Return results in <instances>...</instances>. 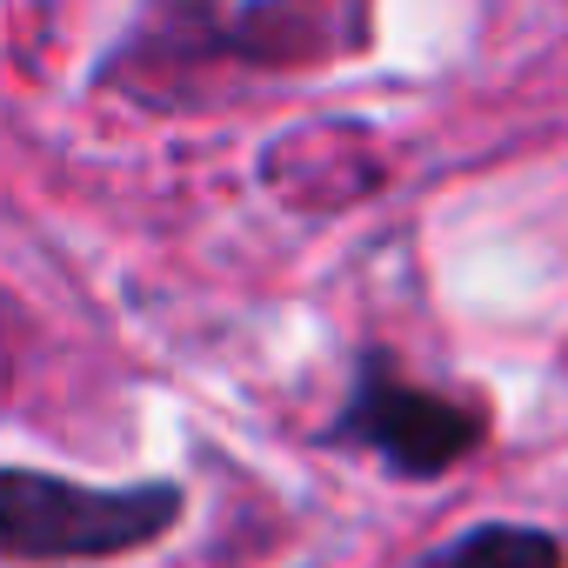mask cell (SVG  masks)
<instances>
[{"label": "cell", "instance_id": "cell-1", "mask_svg": "<svg viewBox=\"0 0 568 568\" xmlns=\"http://www.w3.org/2000/svg\"><path fill=\"white\" fill-rule=\"evenodd\" d=\"M368 41V0H168L134 54L154 61H241V68H322Z\"/></svg>", "mask_w": 568, "mask_h": 568}, {"label": "cell", "instance_id": "cell-2", "mask_svg": "<svg viewBox=\"0 0 568 568\" xmlns=\"http://www.w3.org/2000/svg\"><path fill=\"white\" fill-rule=\"evenodd\" d=\"M181 515L174 481H134V488H81L61 475L14 468L0 481V535L21 561H81V555H128L168 535Z\"/></svg>", "mask_w": 568, "mask_h": 568}, {"label": "cell", "instance_id": "cell-3", "mask_svg": "<svg viewBox=\"0 0 568 568\" xmlns=\"http://www.w3.org/2000/svg\"><path fill=\"white\" fill-rule=\"evenodd\" d=\"M335 442H355V448L382 455L395 475H442L481 442V415L435 395V388L402 382L388 362H368L342 422H335Z\"/></svg>", "mask_w": 568, "mask_h": 568}, {"label": "cell", "instance_id": "cell-4", "mask_svg": "<svg viewBox=\"0 0 568 568\" xmlns=\"http://www.w3.org/2000/svg\"><path fill=\"white\" fill-rule=\"evenodd\" d=\"M428 568H561V541L541 528L488 521V528H468L462 541H448Z\"/></svg>", "mask_w": 568, "mask_h": 568}]
</instances>
